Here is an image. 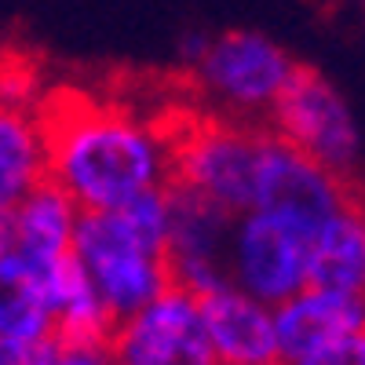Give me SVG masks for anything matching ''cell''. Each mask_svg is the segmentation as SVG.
Returning a JSON list of instances; mask_svg holds the SVG:
<instances>
[{
  "label": "cell",
  "instance_id": "obj_1",
  "mask_svg": "<svg viewBox=\"0 0 365 365\" xmlns=\"http://www.w3.org/2000/svg\"><path fill=\"white\" fill-rule=\"evenodd\" d=\"M48 143V179L81 212H110L143 190L172 182V143L150 120L70 99L66 110H37Z\"/></svg>",
  "mask_w": 365,
  "mask_h": 365
},
{
  "label": "cell",
  "instance_id": "obj_2",
  "mask_svg": "<svg viewBox=\"0 0 365 365\" xmlns=\"http://www.w3.org/2000/svg\"><path fill=\"white\" fill-rule=\"evenodd\" d=\"M70 256L81 263L84 278L91 282L113 325H120L165 289H172L168 256L150 245L120 208L81 212Z\"/></svg>",
  "mask_w": 365,
  "mask_h": 365
},
{
  "label": "cell",
  "instance_id": "obj_3",
  "mask_svg": "<svg viewBox=\"0 0 365 365\" xmlns=\"http://www.w3.org/2000/svg\"><path fill=\"white\" fill-rule=\"evenodd\" d=\"M263 128L296 146L311 161H318L322 168H329L332 175L358 182L361 128L347 96L325 73L296 63L282 96L274 99Z\"/></svg>",
  "mask_w": 365,
  "mask_h": 365
},
{
  "label": "cell",
  "instance_id": "obj_4",
  "mask_svg": "<svg viewBox=\"0 0 365 365\" xmlns=\"http://www.w3.org/2000/svg\"><path fill=\"white\" fill-rule=\"evenodd\" d=\"M168 143L175 187L212 201L227 216H241L252 208L263 125L208 117L187 125L179 135H168Z\"/></svg>",
  "mask_w": 365,
  "mask_h": 365
},
{
  "label": "cell",
  "instance_id": "obj_5",
  "mask_svg": "<svg viewBox=\"0 0 365 365\" xmlns=\"http://www.w3.org/2000/svg\"><path fill=\"white\" fill-rule=\"evenodd\" d=\"M292 55L256 29H230L212 37L201 63L194 66L201 96L216 106V117L256 125L292 77Z\"/></svg>",
  "mask_w": 365,
  "mask_h": 365
},
{
  "label": "cell",
  "instance_id": "obj_6",
  "mask_svg": "<svg viewBox=\"0 0 365 365\" xmlns=\"http://www.w3.org/2000/svg\"><path fill=\"white\" fill-rule=\"evenodd\" d=\"M311 237L296 227L267 216V212H241L230 220L223 270L227 285L252 296L263 307H278L299 289H307Z\"/></svg>",
  "mask_w": 365,
  "mask_h": 365
},
{
  "label": "cell",
  "instance_id": "obj_7",
  "mask_svg": "<svg viewBox=\"0 0 365 365\" xmlns=\"http://www.w3.org/2000/svg\"><path fill=\"white\" fill-rule=\"evenodd\" d=\"M358 182L332 175L307 154H299L285 139L263 128L259 168H256V194L252 208L296 227L299 234L314 237L332 216L358 201Z\"/></svg>",
  "mask_w": 365,
  "mask_h": 365
},
{
  "label": "cell",
  "instance_id": "obj_8",
  "mask_svg": "<svg viewBox=\"0 0 365 365\" xmlns=\"http://www.w3.org/2000/svg\"><path fill=\"white\" fill-rule=\"evenodd\" d=\"M106 347L117 365H216L205 340L197 296L175 285L113 325Z\"/></svg>",
  "mask_w": 365,
  "mask_h": 365
},
{
  "label": "cell",
  "instance_id": "obj_9",
  "mask_svg": "<svg viewBox=\"0 0 365 365\" xmlns=\"http://www.w3.org/2000/svg\"><path fill=\"white\" fill-rule=\"evenodd\" d=\"M230 220L234 216H227L212 201L168 182V249L165 256H168V274H172L175 289L201 299L227 285L223 249H227Z\"/></svg>",
  "mask_w": 365,
  "mask_h": 365
},
{
  "label": "cell",
  "instance_id": "obj_10",
  "mask_svg": "<svg viewBox=\"0 0 365 365\" xmlns=\"http://www.w3.org/2000/svg\"><path fill=\"white\" fill-rule=\"evenodd\" d=\"M270 322L274 344H278V365H296L329 340H340L347 332H365V303L361 296L307 285L278 307H270Z\"/></svg>",
  "mask_w": 365,
  "mask_h": 365
},
{
  "label": "cell",
  "instance_id": "obj_11",
  "mask_svg": "<svg viewBox=\"0 0 365 365\" xmlns=\"http://www.w3.org/2000/svg\"><path fill=\"white\" fill-rule=\"evenodd\" d=\"M208 351L216 365H278L270 307L223 285L197 299Z\"/></svg>",
  "mask_w": 365,
  "mask_h": 365
},
{
  "label": "cell",
  "instance_id": "obj_12",
  "mask_svg": "<svg viewBox=\"0 0 365 365\" xmlns=\"http://www.w3.org/2000/svg\"><path fill=\"white\" fill-rule=\"evenodd\" d=\"M8 216H11V249L19 256L34 263H51L58 256H70L81 208L51 179H41Z\"/></svg>",
  "mask_w": 365,
  "mask_h": 365
},
{
  "label": "cell",
  "instance_id": "obj_13",
  "mask_svg": "<svg viewBox=\"0 0 365 365\" xmlns=\"http://www.w3.org/2000/svg\"><path fill=\"white\" fill-rule=\"evenodd\" d=\"M307 285L325 292L361 296L365 292V223L361 205H347L311 237Z\"/></svg>",
  "mask_w": 365,
  "mask_h": 365
},
{
  "label": "cell",
  "instance_id": "obj_14",
  "mask_svg": "<svg viewBox=\"0 0 365 365\" xmlns=\"http://www.w3.org/2000/svg\"><path fill=\"white\" fill-rule=\"evenodd\" d=\"M0 340H22V344L51 340L44 263L26 259L15 249L0 256Z\"/></svg>",
  "mask_w": 365,
  "mask_h": 365
},
{
  "label": "cell",
  "instance_id": "obj_15",
  "mask_svg": "<svg viewBox=\"0 0 365 365\" xmlns=\"http://www.w3.org/2000/svg\"><path fill=\"white\" fill-rule=\"evenodd\" d=\"M48 179V143L37 110H0V212Z\"/></svg>",
  "mask_w": 365,
  "mask_h": 365
},
{
  "label": "cell",
  "instance_id": "obj_16",
  "mask_svg": "<svg viewBox=\"0 0 365 365\" xmlns=\"http://www.w3.org/2000/svg\"><path fill=\"white\" fill-rule=\"evenodd\" d=\"M0 110H37V77L22 58H0Z\"/></svg>",
  "mask_w": 365,
  "mask_h": 365
},
{
  "label": "cell",
  "instance_id": "obj_17",
  "mask_svg": "<svg viewBox=\"0 0 365 365\" xmlns=\"http://www.w3.org/2000/svg\"><path fill=\"white\" fill-rule=\"evenodd\" d=\"M296 365H365V332H347L340 340H329Z\"/></svg>",
  "mask_w": 365,
  "mask_h": 365
},
{
  "label": "cell",
  "instance_id": "obj_18",
  "mask_svg": "<svg viewBox=\"0 0 365 365\" xmlns=\"http://www.w3.org/2000/svg\"><path fill=\"white\" fill-rule=\"evenodd\" d=\"M55 354V340L22 344V340H0V365H48Z\"/></svg>",
  "mask_w": 365,
  "mask_h": 365
},
{
  "label": "cell",
  "instance_id": "obj_19",
  "mask_svg": "<svg viewBox=\"0 0 365 365\" xmlns=\"http://www.w3.org/2000/svg\"><path fill=\"white\" fill-rule=\"evenodd\" d=\"M48 365H117L110 347H63V344H55V354Z\"/></svg>",
  "mask_w": 365,
  "mask_h": 365
},
{
  "label": "cell",
  "instance_id": "obj_20",
  "mask_svg": "<svg viewBox=\"0 0 365 365\" xmlns=\"http://www.w3.org/2000/svg\"><path fill=\"white\" fill-rule=\"evenodd\" d=\"M208 41H212L208 34H187V37L179 41V58H182L187 66H197L201 55H205V48H208Z\"/></svg>",
  "mask_w": 365,
  "mask_h": 365
},
{
  "label": "cell",
  "instance_id": "obj_21",
  "mask_svg": "<svg viewBox=\"0 0 365 365\" xmlns=\"http://www.w3.org/2000/svg\"><path fill=\"white\" fill-rule=\"evenodd\" d=\"M4 252H11V216L0 212V256Z\"/></svg>",
  "mask_w": 365,
  "mask_h": 365
}]
</instances>
